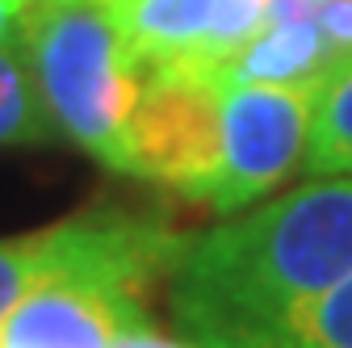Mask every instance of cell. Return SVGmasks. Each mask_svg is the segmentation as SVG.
<instances>
[{"label":"cell","instance_id":"8fae6325","mask_svg":"<svg viewBox=\"0 0 352 348\" xmlns=\"http://www.w3.org/2000/svg\"><path fill=\"white\" fill-rule=\"evenodd\" d=\"M113 348H201L193 340H172L151 323V311H139L135 319H126L122 331L113 336Z\"/></svg>","mask_w":352,"mask_h":348},{"label":"cell","instance_id":"ba28073f","mask_svg":"<svg viewBox=\"0 0 352 348\" xmlns=\"http://www.w3.org/2000/svg\"><path fill=\"white\" fill-rule=\"evenodd\" d=\"M302 172L306 177H352V59L319 84L302 147Z\"/></svg>","mask_w":352,"mask_h":348},{"label":"cell","instance_id":"52a82bcc","mask_svg":"<svg viewBox=\"0 0 352 348\" xmlns=\"http://www.w3.org/2000/svg\"><path fill=\"white\" fill-rule=\"evenodd\" d=\"M147 311V294L101 281L59 277L30 290L0 319V348H113L126 319Z\"/></svg>","mask_w":352,"mask_h":348},{"label":"cell","instance_id":"7c38bea8","mask_svg":"<svg viewBox=\"0 0 352 348\" xmlns=\"http://www.w3.org/2000/svg\"><path fill=\"white\" fill-rule=\"evenodd\" d=\"M34 0H0V47L25 51V25H30Z\"/></svg>","mask_w":352,"mask_h":348},{"label":"cell","instance_id":"30bf717a","mask_svg":"<svg viewBox=\"0 0 352 348\" xmlns=\"http://www.w3.org/2000/svg\"><path fill=\"white\" fill-rule=\"evenodd\" d=\"M269 348H352V273L306 302Z\"/></svg>","mask_w":352,"mask_h":348},{"label":"cell","instance_id":"8992f818","mask_svg":"<svg viewBox=\"0 0 352 348\" xmlns=\"http://www.w3.org/2000/svg\"><path fill=\"white\" fill-rule=\"evenodd\" d=\"M109 17L143 72L185 67L214 76L256 38L269 0H113Z\"/></svg>","mask_w":352,"mask_h":348},{"label":"cell","instance_id":"3957f363","mask_svg":"<svg viewBox=\"0 0 352 348\" xmlns=\"http://www.w3.org/2000/svg\"><path fill=\"white\" fill-rule=\"evenodd\" d=\"M181 248L185 235L168 219L122 206H93L34 235L0 239V319L59 277H101L151 294L168 281Z\"/></svg>","mask_w":352,"mask_h":348},{"label":"cell","instance_id":"5b68a950","mask_svg":"<svg viewBox=\"0 0 352 348\" xmlns=\"http://www.w3.org/2000/svg\"><path fill=\"white\" fill-rule=\"evenodd\" d=\"M223 164L210 189L214 214H239L269 197L302 164L319 84H218Z\"/></svg>","mask_w":352,"mask_h":348},{"label":"cell","instance_id":"6da1fadb","mask_svg":"<svg viewBox=\"0 0 352 348\" xmlns=\"http://www.w3.org/2000/svg\"><path fill=\"white\" fill-rule=\"evenodd\" d=\"M352 273V177H311L185 248L164 281L168 311L201 348H269L277 331Z\"/></svg>","mask_w":352,"mask_h":348},{"label":"cell","instance_id":"9c48e42d","mask_svg":"<svg viewBox=\"0 0 352 348\" xmlns=\"http://www.w3.org/2000/svg\"><path fill=\"white\" fill-rule=\"evenodd\" d=\"M59 130L21 47H0V147H42Z\"/></svg>","mask_w":352,"mask_h":348},{"label":"cell","instance_id":"277c9868","mask_svg":"<svg viewBox=\"0 0 352 348\" xmlns=\"http://www.w3.org/2000/svg\"><path fill=\"white\" fill-rule=\"evenodd\" d=\"M223 89L206 72L151 67L126 126V177L206 206L223 164Z\"/></svg>","mask_w":352,"mask_h":348},{"label":"cell","instance_id":"7a4b0ae2","mask_svg":"<svg viewBox=\"0 0 352 348\" xmlns=\"http://www.w3.org/2000/svg\"><path fill=\"white\" fill-rule=\"evenodd\" d=\"M25 59L59 139L126 172V126L143 89V67L109 9L101 0H34Z\"/></svg>","mask_w":352,"mask_h":348}]
</instances>
